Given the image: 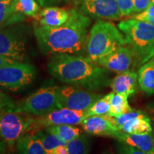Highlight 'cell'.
Returning a JSON list of instances; mask_svg holds the SVG:
<instances>
[{"mask_svg": "<svg viewBox=\"0 0 154 154\" xmlns=\"http://www.w3.org/2000/svg\"><path fill=\"white\" fill-rule=\"evenodd\" d=\"M91 20L76 9H71L70 19L59 26H37L34 29L36 43L44 55L82 54L86 51Z\"/></svg>", "mask_w": 154, "mask_h": 154, "instance_id": "1", "label": "cell"}, {"mask_svg": "<svg viewBox=\"0 0 154 154\" xmlns=\"http://www.w3.org/2000/svg\"><path fill=\"white\" fill-rule=\"evenodd\" d=\"M47 69L49 74L61 82L88 91L101 89L111 82L106 69L81 55H52Z\"/></svg>", "mask_w": 154, "mask_h": 154, "instance_id": "2", "label": "cell"}, {"mask_svg": "<svg viewBox=\"0 0 154 154\" xmlns=\"http://www.w3.org/2000/svg\"><path fill=\"white\" fill-rule=\"evenodd\" d=\"M118 28L124 35L138 64H144L153 57L154 25L131 18L121 21Z\"/></svg>", "mask_w": 154, "mask_h": 154, "instance_id": "3", "label": "cell"}, {"mask_svg": "<svg viewBox=\"0 0 154 154\" xmlns=\"http://www.w3.org/2000/svg\"><path fill=\"white\" fill-rule=\"evenodd\" d=\"M125 45L126 38L119 28L110 22L99 20L90 30L86 52L91 60L97 63L101 58Z\"/></svg>", "mask_w": 154, "mask_h": 154, "instance_id": "4", "label": "cell"}, {"mask_svg": "<svg viewBox=\"0 0 154 154\" xmlns=\"http://www.w3.org/2000/svg\"><path fill=\"white\" fill-rule=\"evenodd\" d=\"M60 86H49L42 87L23 101L16 103L11 111L29 115L43 116L56 109L59 104V91Z\"/></svg>", "mask_w": 154, "mask_h": 154, "instance_id": "5", "label": "cell"}, {"mask_svg": "<svg viewBox=\"0 0 154 154\" xmlns=\"http://www.w3.org/2000/svg\"><path fill=\"white\" fill-rule=\"evenodd\" d=\"M36 129V119L11 110L0 111V138L10 148L23 135Z\"/></svg>", "mask_w": 154, "mask_h": 154, "instance_id": "6", "label": "cell"}, {"mask_svg": "<svg viewBox=\"0 0 154 154\" xmlns=\"http://www.w3.org/2000/svg\"><path fill=\"white\" fill-rule=\"evenodd\" d=\"M29 30L22 24L0 29V54L21 62L26 61Z\"/></svg>", "mask_w": 154, "mask_h": 154, "instance_id": "7", "label": "cell"}, {"mask_svg": "<svg viewBox=\"0 0 154 154\" xmlns=\"http://www.w3.org/2000/svg\"><path fill=\"white\" fill-rule=\"evenodd\" d=\"M36 69L30 63L17 62L0 68V87L12 91L26 88L34 82Z\"/></svg>", "mask_w": 154, "mask_h": 154, "instance_id": "8", "label": "cell"}, {"mask_svg": "<svg viewBox=\"0 0 154 154\" xmlns=\"http://www.w3.org/2000/svg\"><path fill=\"white\" fill-rule=\"evenodd\" d=\"M101 96L91 91L72 85L60 86L59 91V108L87 111Z\"/></svg>", "mask_w": 154, "mask_h": 154, "instance_id": "9", "label": "cell"}, {"mask_svg": "<svg viewBox=\"0 0 154 154\" xmlns=\"http://www.w3.org/2000/svg\"><path fill=\"white\" fill-rule=\"evenodd\" d=\"M88 116L87 111H76L68 108H60L36 119V129L59 125L81 124Z\"/></svg>", "mask_w": 154, "mask_h": 154, "instance_id": "10", "label": "cell"}, {"mask_svg": "<svg viewBox=\"0 0 154 154\" xmlns=\"http://www.w3.org/2000/svg\"><path fill=\"white\" fill-rule=\"evenodd\" d=\"M80 12L87 17L119 20L121 16L115 0H80Z\"/></svg>", "mask_w": 154, "mask_h": 154, "instance_id": "11", "label": "cell"}, {"mask_svg": "<svg viewBox=\"0 0 154 154\" xmlns=\"http://www.w3.org/2000/svg\"><path fill=\"white\" fill-rule=\"evenodd\" d=\"M86 134L93 136H105L117 138L121 131L115 124L114 117L109 115L89 116L81 124Z\"/></svg>", "mask_w": 154, "mask_h": 154, "instance_id": "12", "label": "cell"}, {"mask_svg": "<svg viewBox=\"0 0 154 154\" xmlns=\"http://www.w3.org/2000/svg\"><path fill=\"white\" fill-rule=\"evenodd\" d=\"M134 62L136 60L131 49L123 46L101 58L96 63L117 74H121L129 70Z\"/></svg>", "mask_w": 154, "mask_h": 154, "instance_id": "13", "label": "cell"}, {"mask_svg": "<svg viewBox=\"0 0 154 154\" xmlns=\"http://www.w3.org/2000/svg\"><path fill=\"white\" fill-rule=\"evenodd\" d=\"M71 17V9L67 10L58 7H45L39 11L37 17L38 24L46 26H59L69 21Z\"/></svg>", "mask_w": 154, "mask_h": 154, "instance_id": "14", "label": "cell"}, {"mask_svg": "<svg viewBox=\"0 0 154 154\" xmlns=\"http://www.w3.org/2000/svg\"><path fill=\"white\" fill-rule=\"evenodd\" d=\"M138 75L136 72H127L121 73L111 80V87L117 94L129 96L135 93L137 86Z\"/></svg>", "mask_w": 154, "mask_h": 154, "instance_id": "15", "label": "cell"}, {"mask_svg": "<svg viewBox=\"0 0 154 154\" xmlns=\"http://www.w3.org/2000/svg\"><path fill=\"white\" fill-rule=\"evenodd\" d=\"M116 139L121 143L133 146L140 151L149 153L154 147V136L153 134H131L121 131Z\"/></svg>", "mask_w": 154, "mask_h": 154, "instance_id": "16", "label": "cell"}, {"mask_svg": "<svg viewBox=\"0 0 154 154\" xmlns=\"http://www.w3.org/2000/svg\"><path fill=\"white\" fill-rule=\"evenodd\" d=\"M17 144L18 154H47L36 132L23 135Z\"/></svg>", "mask_w": 154, "mask_h": 154, "instance_id": "17", "label": "cell"}, {"mask_svg": "<svg viewBox=\"0 0 154 154\" xmlns=\"http://www.w3.org/2000/svg\"><path fill=\"white\" fill-rule=\"evenodd\" d=\"M138 82L146 94H154V59L147 61L138 69Z\"/></svg>", "mask_w": 154, "mask_h": 154, "instance_id": "18", "label": "cell"}, {"mask_svg": "<svg viewBox=\"0 0 154 154\" xmlns=\"http://www.w3.org/2000/svg\"><path fill=\"white\" fill-rule=\"evenodd\" d=\"M21 16L16 11L15 0H4L0 2V29L20 21Z\"/></svg>", "mask_w": 154, "mask_h": 154, "instance_id": "19", "label": "cell"}, {"mask_svg": "<svg viewBox=\"0 0 154 154\" xmlns=\"http://www.w3.org/2000/svg\"><path fill=\"white\" fill-rule=\"evenodd\" d=\"M121 131L131 134H148L152 132L150 120L148 117L133 119L121 127Z\"/></svg>", "mask_w": 154, "mask_h": 154, "instance_id": "20", "label": "cell"}, {"mask_svg": "<svg viewBox=\"0 0 154 154\" xmlns=\"http://www.w3.org/2000/svg\"><path fill=\"white\" fill-rule=\"evenodd\" d=\"M111 93V108L108 115L117 117L121 114L134 111V109L128 104V96L115 93L113 91Z\"/></svg>", "mask_w": 154, "mask_h": 154, "instance_id": "21", "label": "cell"}, {"mask_svg": "<svg viewBox=\"0 0 154 154\" xmlns=\"http://www.w3.org/2000/svg\"><path fill=\"white\" fill-rule=\"evenodd\" d=\"M38 138L41 140L42 145L47 154H53V151L57 146L66 145L67 142L57 136V134H51L43 131H35Z\"/></svg>", "mask_w": 154, "mask_h": 154, "instance_id": "22", "label": "cell"}, {"mask_svg": "<svg viewBox=\"0 0 154 154\" xmlns=\"http://www.w3.org/2000/svg\"><path fill=\"white\" fill-rule=\"evenodd\" d=\"M46 131L57 134L61 139L66 142L76 138L82 134L81 130L78 127L73 125H59V126H51L46 128Z\"/></svg>", "mask_w": 154, "mask_h": 154, "instance_id": "23", "label": "cell"}, {"mask_svg": "<svg viewBox=\"0 0 154 154\" xmlns=\"http://www.w3.org/2000/svg\"><path fill=\"white\" fill-rule=\"evenodd\" d=\"M68 154H88L90 140L85 134H81L66 143Z\"/></svg>", "mask_w": 154, "mask_h": 154, "instance_id": "24", "label": "cell"}, {"mask_svg": "<svg viewBox=\"0 0 154 154\" xmlns=\"http://www.w3.org/2000/svg\"><path fill=\"white\" fill-rule=\"evenodd\" d=\"M40 5L36 0H15L17 13L36 17L40 11Z\"/></svg>", "mask_w": 154, "mask_h": 154, "instance_id": "25", "label": "cell"}, {"mask_svg": "<svg viewBox=\"0 0 154 154\" xmlns=\"http://www.w3.org/2000/svg\"><path fill=\"white\" fill-rule=\"evenodd\" d=\"M111 93L107 94L103 97L97 100L93 106L87 111L88 116H103L108 115L111 108Z\"/></svg>", "mask_w": 154, "mask_h": 154, "instance_id": "26", "label": "cell"}, {"mask_svg": "<svg viewBox=\"0 0 154 154\" xmlns=\"http://www.w3.org/2000/svg\"><path fill=\"white\" fill-rule=\"evenodd\" d=\"M147 117L144 113L140 111H132L124 114H121L117 117H114L115 124L119 130L121 129V127L126 124L127 121L136 118H144Z\"/></svg>", "mask_w": 154, "mask_h": 154, "instance_id": "27", "label": "cell"}, {"mask_svg": "<svg viewBox=\"0 0 154 154\" xmlns=\"http://www.w3.org/2000/svg\"><path fill=\"white\" fill-rule=\"evenodd\" d=\"M115 1L118 5L122 17H128L134 14L133 0H115Z\"/></svg>", "mask_w": 154, "mask_h": 154, "instance_id": "28", "label": "cell"}, {"mask_svg": "<svg viewBox=\"0 0 154 154\" xmlns=\"http://www.w3.org/2000/svg\"><path fill=\"white\" fill-rule=\"evenodd\" d=\"M16 106V102L10 96L0 91V111L13 110Z\"/></svg>", "mask_w": 154, "mask_h": 154, "instance_id": "29", "label": "cell"}, {"mask_svg": "<svg viewBox=\"0 0 154 154\" xmlns=\"http://www.w3.org/2000/svg\"><path fill=\"white\" fill-rule=\"evenodd\" d=\"M132 19H138V20L141 21H145L146 19H154V3L151 2L145 11L140 14H135L134 16H133Z\"/></svg>", "mask_w": 154, "mask_h": 154, "instance_id": "30", "label": "cell"}, {"mask_svg": "<svg viewBox=\"0 0 154 154\" xmlns=\"http://www.w3.org/2000/svg\"><path fill=\"white\" fill-rule=\"evenodd\" d=\"M118 154H149V153H146L133 146L121 143L118 146Z\"/></svg>", "mask_w": 154, "mask_h": 154, "instance_id": "31", "label": "cell"}, {"mask_svg": "<svg viewBox=\"0 0 154 154\" xmlns=\"http://www.w3.org/2000/svg\"><path fill=\"white\" fill-rule=\"evenodd\" d=\"M151 0H133L134 14L143 12L151 5Z\"/></svg>", "mask_w": 154, "mask_h": 154, "instance_id": "32", "label": "cell"}, {"mask_svg": "<svg viewBox=\"0 0 154 154\" xmlns=\"http://www.w3.org/2000/svg\"><path fill=\"white\" fill-rule=\"evenodd\" d=\"M16 62H17V61H15L14 59H11L10 58L0 54V68L12 64V63H14Z\"/></svg>", "mask_w": 154, "mask_h": 154, "instance_id": "33", "label": "cell"}, {"mask_svg": "<svg viewBox=\"0 0 154 154\" xmlns=\"http://www.w3.org/2000/svg\"><path fill=\"white\" fill-rule=\"evenodd\" d=\"M38 4L42 7H49V6L56 5L62 1H66V0H36Z\"/></svg>", "mask_w": 154, "mask_h": 154, "instance_id": "34", "label": "cell"}, {"mask_svg": "<svg viewBox=\"0 0 154 154\" xmlns=\"http://www.w3.org/2000/svg\"><path fill=\"white\" fill-rule=\"evenodd\" d=\"M53 154H68L66 145L57 146V147L54 150Z\"/></svg>", "mask_w": 154, "mask_h": 154, "instance_id": "35", "label": "cell"}, {"mask_svg": "<svg viewBox=\"0 0 154 154\" xmlns=\"http://www.w3.org/2000/svg\"><path fill=\"white\" fill-rule=\"evenodd\" d=\"M5 149V142L3 141L2 140L0 139V152L3 151Z\"/></svg>", "mask_w": 154, "mask_h": 154, "instance_id": "36", "label": "cell"}, {"mask_svg": "<svg viewBox=\"0 0 154 154\" xmlns=\"http://www.w3.org/2000/svg\"><path fill=\"white\" fill-rule=\"evenodd\" d=\"M145 22H147L150 23V24L154 25V19H146L145 20Z\"/></svg>", "mask_w": 154, "mask_h": 154, "instance_id": "37", "label": "cell"}, {"mask_svg": "<svg viewBox=\"0 0 154 154\" xmlns=\"http://www.w3.org/2000/svg\"><path fill=\"white\" fill-rule=\"evenodd\" d=\"M149 154H154V147L153 148V149H152L151 151L149 152Z\"/></svg>", "mask_w": 154, "mask_h": 154, "instance_id": "38", "label": "cell"}, {"mask_svg": "<svg viewBox=\"0 0 154 154\" xmlns=\"http://www.w3.org/2000/svg\"><path fill=\"white\" fill-rule=\"evenodd\" d=\"M151 2H153L154 3V0H151Z\"/></svg>", "mask_w": 154, "mask_h": 154, "instance_id": "39", "label": "cell"}, {"mask_svg": "<svg viewBox=\"0 0 154 154\" xmlns=\"http://www.w3.org/2000/svg\"><path fill=\"white\" fill-rule=\"evenodd\" d=\"M2 1H4V0H0V2H2Z\"/></svg>", "mask_w": 154, "mask_h": 154, "instance_id": "40", "label": "cell"}, {"mask_svg": "<svg viewBox=\"0 0 154 154\" xmlns=\"http://www.w3.org/2000/svg\"><path fill=\"white\" fill-rule=\"evenodd\" d=\"M103 154H109V153H104Z\"/></svg>", "mask_w": 154, "mask_h": 154, "instance_id": "41", "label": "cell"}, {"mask_svg": "<svg viewBox=\"0 0 154 154\" xmlns=\"http://www.w3.org/2000/svg\"><path fill=\"white\" fill-rule=\"evenodd\" d=\"M66 1H67V0H66Z\"/></svg>", "mask_w": 154, "mask_h": 154, "instance_id": "42", "label": "cell"}]
</instances>
